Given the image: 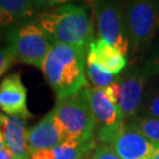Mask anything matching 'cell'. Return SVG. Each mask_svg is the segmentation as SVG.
I'll return each instance as SVG.
<instances>
[{"label":"cell","instance_id":"cell-6","mask_svg":"<svg viewBox=\"0 0 159 159\" xmlns=\"http://www.w3.org/2000/svg\"><path fill=\"white\" fill-rule=\"evenodd\" d=\"M100 38L123 57L129 52L122 0H97L93 5Z\"/></svg>","mask_w":159,"mask_h":159},{"label":"cell","instance_id":"cell-16","mask_svg":"<svg viewBox=\"0 0 159 159\" xmlns=\"http://www.w3.org/2000/svg\"><path fill=\"white\" fill-rule=\"evenodd\" d=\"M140 112L142 117L159 119V81L152 82L147 86Z\"/></svg>","mask_w":159,"mask_h":159},{"label":"cell","instance_id":"cell-20","mask_svg":"<svg viewBox=\"0 0 159 159\" xmlns=\"http://www.w3.org/2000/svg\"><path fill=\"white\" fill-rule=\"evenodd\" d=\"M93 159H121L112 147L100 144L96 146L93 153Z\"/></svg>","mask_w":159,"mask_h":159},{"label":"cell","instance_id":"cell-13","mask_svg":"<svg viewBox=\"0 0 159 159\" xmlns=\"http://www.w3.org/2000/svg\"><path fill=\"white\" fill-rule=\"evenodd\" d=\"M34 16L36 13L29 0H0V37Z\"/></svg>","mask_w":159,"mask_h":159},{"label":"cell","instance_id":"cell-14","mask_svg":"<svg viewBox=\"0 0 159 159\" xmlns=\"http://www.w3.org/2000/svg\"><path fill=\"white\" fill-rule=\"evenodd\" d=\"M86 63H97L104 70L117 75L125 68L127 61L114 46L100 38L90 43Z\"/></svg>","mask_w":159,"mask_h":159},{"label":"cell","instance_id":"cell-1","mask_svg":"<svg viewBox=\"0 0 159 159\" xmlns=\"http://www.w3.org/2000/svg\"><path fill=\"white\" fill-rule=\"evenodd\" d=\"M85 52L55 43L46 56L41 70L57 100L73 96L86 86Z\"/></svg>","mask_w":159,"mask_h":159},{"label":"cell","instance_id":"cell-21","mask_svg":"<svg viewBox=\"0 0 159 159\" xmlns=\"http://www.w3.org/2000/svg\"><path fill=\"white\" fill-rule=\"evenodd\" d=\"M145 69L149 73L150 77L152 76H159V43L153 50L152 56L147 61Z\"/></svg>","mask_w":159,"mask_h":159},{"label":"cell","instance_id":"cell-9","mask_svg":"<svg viewBox=\"0 0 159 159\" xmlns=\"http://www.w3.org/2000/svg\"><path fill=\"white\" fill-rule=\"evenodd\" d=\"M121 159H151L159 150L155 145L128 121H125L111 144Z\"/></svg>","mask_w":159,"mask_h":159},{"label":"cell","instance_id":"cell-3","mask_svg":"<svg viewBox=\"0 0 159 159\" xmlns=\"http://www.w3.org/2000/svg\"><path fill=\"white\" fill-rule=\"evenodd\" d=\"M124 19L129 52L134 57L150 46L159 30L157 0H127L124 3Z\"/></svg>","mask_w":159,"mask_h":159},{"label":"cell","instance_id":"cell-5","mask_svg":"<svg viewBox=\"0 0 159 159\" xmlns=\"http://www.w3.org/2000/svg\"><path fill=\"white\" fill-rule=\"evenodd\" d=\"M53 110L70 139L84 142L94 140L96 121L87 98L86 86L73 96L57 100Z\"/></svg>","mask_w":159,"mask_h":159},{"label":"cell","instance_id":"cell-11","mask_svg":"<svg viewBox=\"0 0 159 159\" xmlns=\"http://www.w3.org/2000/svg\"><path fill=\"white\" fill-rule=\"evenodd\" d=\"M0 110L23 120L33 117L27 107V89L20 73L5 76L0 82Z\"/></svg>","mask_w":159,"mask_h":159},{"label":"cell","instance_id":"cell-10","mask_svg":"<svg viewBox=\"0 0 159 159\" xmlns=\"http://www.w3.org/2000/svg\"><path fill=\"white\" fill-rule=\"evenodd\" d=\"M69 139L65 127L57 119L53 109L35 126L27 130V144L30 155L37 151L53 148Z\"/></svg>","mask_w":159,"mask_h":159},{"label":"cell","instance_id":"cell-18","mask_svg":"<svg viewBox=\"0 0 159 159\" xmlns=\"http://www.w3.org/2000/svg\"><path fill=\"white\" fill-rule=\"evenodd\" d=\"M134 125L149 141L159 146V119L147 118L142 116H134L127 120Z\"/></svg>","mask_w":159,"mask_h":159},{"label":"cell","instance_id":"cell-28","mask_svg":"<svg viewBox=\"0 0 159 159\" xmlns=\"http://www.w3.org/2000/svg\"><path fill=\"white\" fill-rule=\"evenodd\" d=\"M86 3H89V4H91V5H93V3L97 1V0H84Z\"/></svg>","mask_w":159,"mask_h":159},{"label":"cell","instance_id":"cell-27","mask_svg":"<svg viewBox=\"0 0 159 159\" xmlns=\"http://www.w3.org/2000/svg\"><path fill=\"white\" fill-rule=\"evenodd\" d=\"M78 159H93V154H89V155H85V156H83V157H80Z\"/></svg>","mask_w":159,"mask_h":159},{"label":"cell","instance_id":"cell-17","mask_svg":"<svg viewBox=\"0 0 159 159\" xmlns=\"http://www.w3.org/2000/svg\"><path fill=\"white\" fill-rule=\"evenodd\" d=\"M86 75L96 89H106L116 80L117 76L104 70L97 63H86Z\"/></svg>","mask_w":159,"mask_h":159},{"label":"cell","instance_id":"cell-8","mask_svg":"<svg viewBox=\"0 0 159 159\" xmlns=\"http://www.w3.org/2000/svg\"><path fill=\"white\" fill-rule=\"evenodd\" d=\"M149 78L150 75L145 67L143 69L130 67L119 76L120 96L118 109L123 122L137 116L140 112Z\"/></svg>","mask_w":159,"mask_h":159},{"label":"cell","instance_id":"cell-4","mask_svg":"<svg viewBox=\"0 0 159 159\" xmlns=\"http://www.w3.org/2000/svg\"><path fill=\"white\" fill-rule=\"evenodd\" d=\"M8 46L19 62L41 68L46 56L55 44L43 28L31 20L6 33Z\"/></svg>","mask_w":159,"mask_h":159},{"label":"cell","instance_id":"cell-23","mask_svg":"<svg viewBox=\"0 0 159 159\" xmlns=\"http://www.w3.org/2000/svg\"><path fill=\"white\" fill-rule=\"evenodd\" d=\"M30 3L32 4L34 11H41L42 8H44L47 6V1L48 0H29Z\"/></svg>","mask_w":159,"mask_h":159},{"label":"cell","instance_id":"cell-22","mask_svg":"<svg viewBox=\"0 0 159 159\" xmlns=\"http://www.w3.org/2000/svg\"><path fill=\"white\" fill-rule=\"evenodd\" d=\"M105 94L108 98L110 102H112L114 105L118 107V102H119V96H120V80L119 76H117L116 80L113 83H111L106 89H103Z\"/></svg>","mask_w":159,"mask_h":159},{"label":"cell","instance_id":"cell-2","mask_svg":"<svg viewBox=\"0 0 159 159\" xmlns=\"http://www.w3.org/2000/svg\"><path fill=\"white\" fill-rule=\"evenodd\" d=\"M35 20L55 43L86 50L93 41V23L83 5L67 3L53 11L36 13Z\"/></svg>","mask_w":159,"mask_h":159},{"label":"cell","instance_id":"cell-12","mask_svg":"<svg viewBox=\"0 0 159 159\" xmlns=\"http://www.w3.org/2000/svg\"><path fill=\"white\" fill-rule=\"evenodd\" d=\"M0 128L4 137L5 146L16 159H30L27 144V128L25 121L0 113Z\"/></svg>","mask_w":159,"mask_h":159},{"label":"cell","instance_id":"cell-26","mask_svg":"<svg viewBox=\"0 0 159 159\" xmlns=\"http://www.w3.org/2000/svg\"><path fill=\"white\" fill-rule=\"evenodd\" d=\"M5 147V141H4V137H3V134H2V130L0 128V150Z\"/></svg>","mask_w":159,"mask_h":159},{"label":"cell","instance_id":"cell-15","mask_svg":"<svg viewBox=\"0 0 159 159\" xmlns=\"http://www.w3.org/2000/svg\"><path fill=\"white\" fill-rule=\"evenodd\" d=\"M94 148V140L84 142L69 139L53 148L32 153L30 155V159H78L90 154Z\"/></svg>","mask_w":159,"mask_h":159},{"label":"cell","instance_id":"cell-25","mask_svg":"<svg viewBox=\"0 0 159 159\" xmlns=\"http://www.w3.org/2000/svg\"><path fill=\"white\" fill-rule=\"evenodd\" d=\"M70 1H72V0H48L47 1V6L52 7V6H57V5H63V4H67V2Z\"/></svg>","mask_w":159,"mask_h":159},{"label":"cell","instance_id":"cell-29","mask_svg":"<svg viewBox=\"0 0 159 159\" xmlns=\"http://www.w3.org/2000/svg\"><path fill=\"white\" fill-rule=\"evenodd\" d=\"M151 159H159V150H158V152H157V153H156V154H155V155H154V156H153V157H152Z\"/></svg>","mask_w":159,"mask_h":159},{"label":"cell","instance_id":"cell-7","mask_svg":"<svg viewBox=\"0 0 159 159\" xmlns=\"http://www.w3.org/2000/svg\"><path fill=\"white\" fill-rule=\"evenodd\" d=\"M87 98L96 121V138L101 144L111 146L122 125L119 109L108 100L103 89L86 86Z\"/></svg>","mask_w":159,"mask_h":159},{"label":"cell","instance_id":"cell-24","mask_svg":"<svg viewBox=\"0 0 159 159\" xmlns=\"http://www.w3.org/2000/svg\"><path fill=\"white\" fill-rule=\"evenodd\" d=\"M0 159H16V158L12 154V152L5 146L0 150Z\"/></svg>","mask_w":159,"mask_h":159},{"label":"cell","instance_id":"cell-19","mask_svg":"<svg viewBox=\"0 0 159 159\" xmlns=\"http://www.w3.org/2000/svg\"><path fill=\"white\" fill-rule=\"evenodd\" d=\"M16 57L13 56L11 47L8 45L0 47V77H2L16 62Z\"/></svg>","mask_w":159,"mask_h":159}]
</instances>
